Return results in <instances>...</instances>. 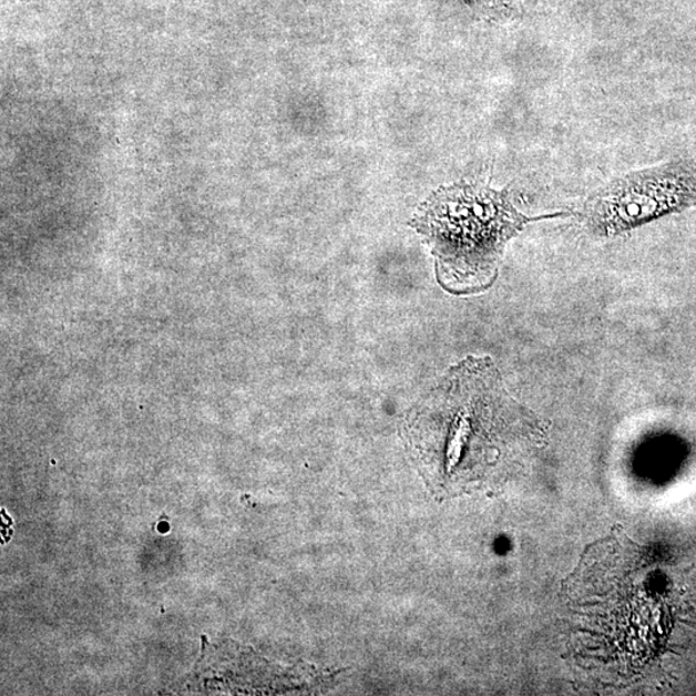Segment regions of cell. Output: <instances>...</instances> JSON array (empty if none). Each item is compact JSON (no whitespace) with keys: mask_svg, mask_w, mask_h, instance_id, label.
I'll list each match as a JSON object with an SVG mask.
<instances>
[{"mask_svg":"<svg viewBox=\"0 0 696 696\" xmlns=\"http://www.w3.org/2000/svg\"><path fill=\"white\" fill-rule=\"evenodd\" d=\"M408 447L439 495L501 484L544 441L538 419L511 397L489 358H469L411 411Z\"/></svg>","mask_w":696,"mask_h":696,"instance_id":"cell-1","label":"cell"},{"mask_svg":"<svg viewBox=\"0 0 696 696\" xmlns=\"http://www.w3.org/2000/svg\"><path fill=\"white\" fill-rule=\"evenodd\" d=\"M561 216L529 217L509 190L461 182L431 194L410 225L431 249L440 286L472 295L492 286L505 245L528 224Z\"/></svg>","mask_w":696,"mask_h":696,"instance_id":"cell-2","label":"cell"},{"mask_svg":"<svg viewBox=\"0 0 696 696\" xmlns=\"http://www.w3.org/2000/svg\"><path fill=\"white\" fill-rule=\"evenodd\" d=\"M639 545L616 535L585 553L567 582L574 628L608 658L639 661L654 641L655 591Z\"/></svg>","mask_w":696,"mask_h":696,"instance_id":"cell-3","label":"cell"},{"mask_svg":"<svg viewBox=\"0 0 696 696\" xmlns=\"http://www.w3.org/2000/svg\"><path fill=\"white\" fill-rule=\"evenodd\" d=\"M696 207V153L616 177L593 193L581 212L585 228L614 237Z\"/></svg>","mask_w":696,"mask_h":696,"instance_id":"cell-4","label":"cell"},{"mask_svg":"<svg viewBox=\"0 0 696 696\" xmlns=\"http://www.w3.org/2000/svg\"><path fill=\"white\" fill-rule=\"evenodd\" d=\"M467 2L481 8H494L500 4L502 0H467Z\"/></svg>","mask_w":696,"mask_h":696,"instance_id":"cell-5","label":"cell"}]
</instances>
